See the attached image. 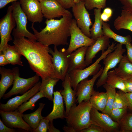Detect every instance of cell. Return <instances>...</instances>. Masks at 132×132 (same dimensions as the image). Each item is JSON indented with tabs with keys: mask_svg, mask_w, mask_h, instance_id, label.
Segmentation results:
<instances>
[{
	"mask_svg": "<svg viewBox=\"0 0 132 132\" xmlns=\"http://www.w3.org/2000/svg\"><path fill=\"white\" fill-rule=\"evenodd\" d=\"M13 43L27 60L31 69L41 77L42 80L49 78H55L52 57L50 54L49 46L24 37L14 39Z\"/></svg>",
	"mask_w": 132,
	"mask_h": 132,
	"instance_id": "6da1fadb",
	"label": "cell"
},
{
	"mask_svg": "<svg viewBox=\"0 0 132 132\" xmlns=\"http://www.w3.org/2000/svg\"><path fill=\"white\" fill-rule=\"evenodd\" d=\"M71 13L66 14L60 19H47L46 26L40 32L38 31L32 23L31 28L37 41L47 46L51 45L57 46L68 44L67 40L70 35V27L72 20Z\"/></svg>",
	"mask_w": 132,
	"mask_h": 132,
	"instance_id": "7a4b0ae2",
	"label": "cell"
},
{
	"mask_svg": "<svg viewBox=\"0 0 132 132\" xmlns=\"http://www.w3.org/2000/svg\"><path fill=\"white\" fill-rule=\"evenodd\" d=\"M92 108L89 100L82 101L77 106L74 104L65 117L68 125L72 126L76 132L89 127L92 124L90 115Z\"/></svg>",
	"mask_w": 132,
	"mask_h": 132,
	"instance_id": "3957f363",
	"label": "cell"
},
{
	"mask_svg": "<svg viewBox=\"0 0 132 132\" xmlns=\"http://www.w3.org/2000/svg\"><path fill=\"white\" fill-rule=\"evenodd\" d=\"M116 43L113 42L105 52L92 65L82 69L75 70L68 73L70 79L71 84L73 89L76 90L77 86L82 80L89 76H94L97 74L101 68L99 64L109 53L113 51L116 48Z\"/></svg>",
	"mask_w": 132,
	"mask_h": 132,
	"instance_id": "277c9868",
	"label": "cell"
},
{
	"mask_svg": "<svg viewBox=\"0 0 132 132\" xmlns=\"http://www.w3.org/2000/svg\"><path fill=\"white\" fill-rule=\"evenodd\" d=\"M11 5L12 15L16 26L12 33L14 39L24 37L32 41H37L34 34L29 32L27 29L28 18L22 10L19 2H12Z\"/></svg>",
	"mask_w": 132,
	"mask_h": 132,
	"instance_id": "5b68a950",
	"label": "cell"
},
{
	"mask_svg": "<svg viewBox=\"0 0 132 132\" xmlns=\"http://www.w3.org/2000/svg\"><path fill=\"white\" fill-rule=\"evenodd\" d=\"M57 46H54V51L50 48L49 53L52 57L55 78L63 81L68 73L70 65L69 54L66 49L63 48L59 50Z\"/></svg>",
	"mask_w": 132,
	"mask_h": 132,
	"instance_id": "8992f818",
	"label": "cell"
},
{
	"mask_svg": "<svg viewBox=\"0 0 132 132\" xmlns=\"http://www.w3.org/2000/svg\"><path fill=\"white\" fill-rule=\"evenodd\" d=\"M122 45L119 43H117L115 49L108 54L103 59L104 66L102 72L96 84L97 88L106 83L107 74L109 70L114 68L121 61L123 56V54L126 50L123 48Z\"/></svg>",
	"mask_w": 132,
	"mask_h": 132,
	"instance_id": "52a82bcc",
	"label": "cell"
},
{
	"mask_svg": "<svg viewBox=\"0 0 132 132\" xmlns=\"http://www.w3.org/2000/svg\"><path fill=\"white\" fill-rule=\"evenodd\" d=\"M70 39L66 49L70 54L77 49L84 46L88 47L93 44L96 40L84 33L77 25L76 20L72 19L70 27Z\"/></svg>",
	"mask_w": 132,
	"mask_h": 132,
	"instance_id": "ba28073f",
	"label": "cell"
},
{
	"mask_svg": "<svg viewBox=\"0 0 132 132\" xmlns=\"http://www.w3.org/2000/svg\"><path fill=\"white\" fill-rule=\"evenodd\" d=\"M16 26L11 5L8 7L5 15L0 20V53L8 45V42L12 40L11 33Z\"/></svg>",
	"mask_w": 132,
	"mask_h": 132,
	"instance_id": "9c48e42d",
	"label": "cell"
},
{
	"mask_svg": "<svg viewBox=\"0 0 132 132\" xmlns=\"http://www.w3.org/2000/svg\"><path fill=\"white\" fill-rule=\"evenodd\" d=\"M72 8L77 26L84 33L91 38L90 27L93 23L90 14L85 7L84 1L75 3Z\"/></svg>",
	"mask_w": 132,
	"mask_h": 132,
	"instance_id": "30bf717a",
	"label": "cell"
},
{
	"mask_svg": "<svg viewBox=\"0 0 132 132\" xmlns=\"http://www.w3.org/2000/svg\"><path fill=\"white\" fill-rule=\"evenodd\" d=\"M39 77L36 74L31 77L25 78L20 77V73L18 74L14 79L11 89L5 94L2 98L6 99L13 95L25 93L39 82Z\"/></svg>",
	"mask_w": 132,
	"mask_h": 132,
	"instance_id": "8fae6325",
	"label": "cell"
},
{
	"mask_svg": "<svg viewBox=\"0 0 132 132\" xmlns=\"http://www.w3.org/2000/svg\"><path fill=\"white\" fill-rule=\"evenodd\" d=\"M90 115L92 124L99 126L106 132H119V123L113 121L109 114L100 113L92 107Z\"/></svg>",
	"mask_w": 132,
	"mask_h": 132,
	"instance_id": "7c38bea8",
	"label": "cell"
},
{
	"mask_svg": "<svg viewBox=\"0 0 132 132\" xmlns=\"http://www.w3.org/2000/svg\"><path fill=\"white\" fill-rule=\"evenodd\" d=\"M103 67L101 68L98 73L93 76L90 80L87 78L81 81L78 85L77 89L76 97L77 102L79 103L82 101L89 100L91 96L95 91L93 88L95 81L102 74Z\"/></svg>",
	"mask_w": 132,
	"mask_h": 132,
	"instance_id": "4fadbf2b",
	"label": "cell"
},
{
	"mask_svg": "<svg viewBox=\"0 0 132 132\" xmlns=\"http://www.w3.org/2000/svg\"><path fill=\"white\" fill-rule=\"evenodd\" d=\"M22 114L17 109L11 111L0 110L2 121L7 126L11 128H19L31 132L33 130L23 120Z\"/></svg>",
	"mask_w": 132,
	"mask_h": 132,
	"instance_id": "5bb4252c",
	"label": "cell"
},
{
	"mask_svg": "<svg viewBox=\"0 0 132 132\" xmlns=\"http://www.w3.org/2000/svg\"><path fill=\"white\" fill-rule=\"evenodd\" d=\"M41 82L39 81L31 89L22 95L17 96L9 99L5 104L0 103V110L5 111H14L24 103L28 100L37 93Z\"/></svg>",
	"mask_w": 132,
	"mask_h": 132,
	"instance_id": "9a60e30c",
	"label": "cell"
},
{
	"mask_svg": "<svg viewBox=\"0 0 132 132\" xmlns=\"http://www.w3.org/2000/svg\"><path fill=\"white\" fill-rule=\"evenodd\" d=\"M21 8L28 20L34 23L41 22L44 16L40 2L37 0H20Z\"/></svg>",
	"mask_w": 132,
	"mask_h": 132,
	"instance_id": "2e32d148",
	"label": "cell"
},
{
	"mask_svg": "<svg viewBox=\"0 0 132 132\" xmlns=\"http://www.w3.org/2000/svg\"><path fill=\"white\" fill-rule=\"evenodd\" d=\"M40 3L44 17L47 19L60 18L70 12L56 0H47L41 1Z\"/></svg>",
	"mask_w": 132,
	"mask_h": 132,
	"instance_id": "e0dca14e",
	"label": "cell"
},
{
	"mask_svg": "<svg viewBox=\"0 0 132 132\" xmlns=\"http://www.w3.org/2000/svg\"><path fill=\"white\" fill-rule=\"evenodd\" d=\"M109 38L103 35L96 40L92 44L88 47L85 56V61L87 66L91 64L93 59L99 51L104 53L110 45Z\"/></svg>",
	"mask_w": 132,
	"mask_h": 132,
	"instance_id": "ac0fdd59",
	"label": "cell"
},
{
	"mask_svg": "<svg viewBox=\"0 0 132 132\" xmlns=\"http://www.w3.org/2000/svg\"><path fill=\"white\" fill-rule=\"evenodd\" d=\"M62 81V85L64 89L60 91L66 106V116L68 114L71 107L76 104L77 102L76 91L72 89L70 79L68 73Z\"/></svg>",
	"mask_w": 132,
	"mask_h": 132,
	"instance_id": "d6986e66",
	"label": "cell"
},
{
	"mask_svg": "<svg viewBox=\"0 0 132 132\" xmlns=\"http://www.w3.org/2000/svg\"><path fill=\"white\" fill-rule=\"evenodd\" d=\"M19 73V70L17 67L11 69L0 67V99L8 88L13 84L16 75Z\"/></svg>",
	"mask_w": 132,
	"mask_h": 132,
	"instance_id": "ffe728a7",
	"label": "cell"
},
{
	"mask_svg": "<svg viewBox=\"0 0 132 132\" xmlns=\"http://www.w3.org/2000/svg\"><path fill=\"white\" fill-rule=\"evenodd\" d=\"M88 47L84 46L80 47L69 55L70 65L68 73L74 70L83 69L87 66L85 56Z\"/></svg>",
	"mask_w": 132,
	"mask_h": 132,
	"instance_id": "44dd1931",
	"label": "cell"
},
{
	"mask_svg": "<svg viewBox=\"0 0 132 132\" xmlns=\"http://www.w3.org/2000/svg\"><path fill=\"white\" fill-rule=\"evenodd\" d=\"M53 106L51 112L44 118L50 121L58 118H65L66 111L64 105L63 98L60 91H54L53 93Z\"/></svg>",
	"mask_w": 132,
	"mask_h": 132,
	"instance_id": "7402d4cb",
	"label": "cell"
},
{
	"mask_svg": "<svg viewBox=\"0 0 132 132\" xmlns=\"http://www.w3.org/2000/svg\"><path fill=\"white\" fill-rule=\"evenodd\" d=\"M116 74L123 80L132 79V63L124 55L118 67L114 68Z\"/></svg>",
	"mask_w": 132,
	"mask_h": 132,
	"instance_id": "603a6c76",
	"label": "cell"
},
{
	"mask_svg": "<svg viewBox=\"0 0 132 132\" xmlns=\"http://www.w3.org/2000/svg\"><path fill=\"white\" fill-rule=\"evenodd\" d=\"M114 25L117 30L124 29L132 32V13L122 9L121 15L118 16L115 20Z\"/></svg>",
	"mask_w": 132,
	"mask_h": 132,
	"instance_id": "cb8c5ba5",
	"label": "cell"
},
{
	"mask_svg": "<svg viewBox=\"0 0 132 132\" xmlns=\"http://www.w3.org/2000/svg\"><path fill=\"white\" fill-rule=\"evenodd\" d=\"M39 104V107L34 112L28 114H22L23 120L32 129V131L37 127L41 120L44 118L42 116L41 112L45 104L40 103Z\"/></svg>",
	"mask_w": 132,
	"mask_h": 132,
	"instance_id": "d4e9b609",
	"label": "cell"
},
{
	"mask_svg": "<svg viewBox=\"0 0 132 132\" xmlns=\"http://www.w3.org/2000/svg\"><path fill=\"white\" fill-rule=\"evenodd\" d=\"M1 53L4 55L10 64L23 66L21 58L22 55L14 45H11L8 44Z\"/></svg>",
	"mask_w": 132,
	"mask_h": 132,
	"instance_id": "484cf974",
	"label": "cell"
},
{
	"mask_svg": "<svg viewBox=\"0 0 132 132\" xmlns=\"http://www.w3.org/2000/svg\"><path fill=\"white\" fill-rule=\"evenodd\" d=\"M101 10L97 8L94 9V22L90 29L91 38L95 40L104 35L102 29L103 21L101 17Z\"/></svg>",
	"mask_w": 132,
	"mask_h": 132,
	"instance_id": "4316f807",
	"label": "cell"
},
{
	"mask_svg": "<svg viewBox=\"0 0 132 132\" xmlns=\"http://www.w3.org/2000/svg\"><path fill=\"white\" fill-rule=\"evenodd\" d=\"M92 107L102 112L106 107L107 95L106 92H94L89 100Z\"/></svg>",
	"mask_w": 132,
	"mask_h": 132,
	"instance_id": "83f0119b",
	"label": "cell"
},
{
	"mask_svg": "<svg viewBox=\"0 0 132 132\" xmlns=\"http://www.w3.org/2000/svg\"><path fill=\"white\" fill-rule=\"evenodd\" d=\"M59 80L58 79L50 77L42 80L39 91H42L44 97L49 100L53 101L54 88Z\"/></svg>",
	"mask_w": 132,
	"mask_h": 132,
	"instance_id": "f1b7e54d",
	"label": "cell"
},
{
	"mask_svg": "<svg viewBox=\"0 0 132 132\" xmlns=\"http://www.w3.org/2000/svg\"><path fill=\"white\" fill-rule=\"evenodd\" d=\"M102 29L104 35L109 38L113 39L115 41L122 45H126L128 43L132 42L131 37L130 35L124 36L116 34L111 29L109 24L103 21Z\"/></svg>",
	"mask_w": 132,
	"mask_h": 132,
	"instance_id": "f546056e",
	"label": "cell"
},
{
	"mask_svg": "<svg viewBox=\"0 0 132 132\" xmlns=\"http://www.w3.org/2000/svg\"><path fill=\"white\" fill-rule=\"evenodd\" d=\"M106 83L113 88L127 93L124 81L116 74L114 70L108 72Z\"/></svg>",
	"mask_w": 132,
	"mask_h": 132,
	"instance_id": "4dcf8cb0",
	"label": "cell"
},
{
	"mask_svg": "<svg viewBox=\"0 0 132 132\" xmlns=\"http://www.w3.org/2000/svg\"><path fill=\"white\" fill-rule=\"evenodd\" d=\"M44 97V96L43 92L39 91L28 100L19 106L17 109L22 114L28 110H32L35 108V103L39 99Z\"/></svg>",
	"mask_w": 132,
	"mask_h": 132,
	"instance_id": "1f68e13d",
	"label": "cell"
},
{
	"mask_svg": "<svg viewBox=\"0 0 132 132\" xmlns=\"http://www.w3.org/2000/svg\"><path fill=\"white\" fill-rule=\"evenodd\" d=\"M106 90L107 101L106 107L102 113L109 114L113 109V106L116 93V88L108 85L106 83L103 85Z\"/></svg>",
	"mask_w": 132,
	"mask_h": 132,
	"instance_id": "d6a6232c",
	"label": "cell"
},
{
	"mask_svg": "<svg viewBox=\"0 0 132 132\" xmlns=\"http://www.w3.org/2000/svg\"><path fill=\"white\" fill-rule=\"evenodd\" d=\"M119 124V132H132V112H127Z\"/></svg>",
	"mask_w": 132,
	"mask_h": 132,
	"instance_id": "836d02e7",
	"label": "cell"
},
{
	"mask_svg": "<svg viewBox=\"0 0 132 132\" xmlns=\"http://www.w3.org/2000/svg\"><path fill=\"white\" fill-rule=\"evenodd\" d=\"M124 93L120 90L116 92L113 104V109L128 108V102Z\"/></svg>",
	"mask_w": 132,
	"mask_h": 132,
	"instance_id": "e575fe53",
	"label": "cell"
},
{
	"mask_svg": "<svg viewBox=\"0 0 132 132\" xmlns=\"http://www.w3.org/2000/svg\"><path fill=\"white\" fill-rule=\"evenodd\" d=\"M128 110V107L113 109L109 115L113 121L119 123Z\"/></svg>",
	"mask_w": 132,
	"mask_h": 132,
	"instance_id": "d590c367",
	"label": "cell"
},
{
	"mask_svg": "<svg viewBox=\"0 0 132 132\" xmlns=\"http://www.w3.org/2000/svg\"><path fill=\"white\" fill-rule=\"evenodd\" d=\"M106 0H85V7L87 10H91L94 8L104 9L106 6Z\"/></svg>",
	"mask_w": 132,
	"mask_h": 132,
	"instance_id": "8d00e7d4",
	"label": "cell"
},
{
	"mask_svg": "<svg viewBox=\"0 0 132 132\" xmlns=\"http://www.w3.org/2000/svg\"><path fill=\"white\" fill-rule=\"evenodd\" d=\"M50 121L48 119L43 118L40 121L37 127L33 132H46L49 129V123Z\"/></svg>",
	"mask_w": 132,
	"mask_h": 132,
	"instance_id": "74e56055",
	"label": "cell"
},
{
	"mask_svg": "<svg viewBox=\"0 0 132 132\" xmlns=\"http://www.w3.org/2000/svg\"><path fill=\"white\" fill-rule=\"evenodd\" d=\"M112 10L110 8L107 7L105 8L103 12L101 13V18L104 22L109 21L112 16Z\"/></svg>",
	"mask_w": 132,
	"mask_h": 132,
	"instance_id": "f35d334b",
	"label": "cell"
},
{
	"mask_svg": "<svg viewBox=\"0 0 132 132\" xmlns=\"http://www.w3.org/2000/svg\"><path fill=\"white\" fill-rule=\"evenodd\" d=\"M79 132H106L102 128L95 125L92 124L87 128L80 131Z\"/></svg>",
	"mask_w": 132,
	"mask_h": 132,
	"instance_id": "ab89813d",
	"label": "cell"
},
{
	"mask_svg": "<svg viewBox=\"0 0 132 132\" xmlns=\"http://www.w3.org/2000/svg\"><path fill=\"white\" fill-rule=\"evenodd\" d=\"M122 5L123 9L132 13V0H118Z\"/></svg>",
	"mask_w": 132,
	"mask_h": 132,
	"instance_id": "60d3db41",
	"label": "cell"
},
{
	"mask_svg": "<svg viewBox=\"0 0 132 132\" xmlns=\"http://www.w3.org/2000/svg\"><path fill=\"white\" fill-rule=\"evenodd\" d=\"M63 8L67 9L72 8L75 4L74 0H56Z\"/></svg>",
	"mask_w": 132,
	"mask_h": 132,
	"instance_id": "b9f144b4",
	"label": "cell"
},
{
	"mask_svg": "<svg viewBox=\"0 0 132 132\" xmlns=\"http://www.w3.org/2000/svg\"><path fill=\"white\" fill-rule=\"evenodd\" d=\"M125 45L127 51L126 56L128 60L132 63V44L130 43Z\"/></svg>",
	"mask_w": 132,
	"mask_h": 132,
	"instance_id": "7bdbcfd3",
	"label": "cell"
},
{
	"mask_svg": "<svg viewBox=\"0 0 132 132\" xmlns=\"http://www.w3.org/2000/svg\"><path fill=\"white\" fill-rule=\"evenodd\" d=\"M15 130L14 129L9 127L6 125L0 119V132H14Z\"/></svg>",
	"mask_w": 132,
	"mask_h": 132,
	"instance_id": "ee69618b",
	"label": "cell"
},
{
	"mask_svg": "<svg viewBox=\"0 0 132 132\" xmlns=\"http://www.w3.org/2000/svg\"><path fill=\"white\" fill-rule=\"evenodd\" d=\"M128 103L129 110L132 111V92L124 93Z\"/></svg>",
	"mask_w": 132,
	"mask_h": 132,
	"instance_id": "f6af8a7d",
	"label": "cell"
},
{
	"mask_svg": "<svg viewBox=\"0 0 132 132\" xmlns=\"http://www.w3.org/2000/svg\"><path fill=\"white\" fill-rule=\"evenodd\" d=\"M124 81L127 93L132 92V79Z\"/></svg>",
	"mask_w": 132,
	"mask_h": 132,
	"instance_id": "bcb514c9",
	"label": "cell"
},
{
	"mask_svg": "<svg viewBox=\"0 0 132 132\" xmlns=\"http://www.w3.org/2000/svg\"><path fill=\"white\" fill-rule=\"evenodd\" d=\"M0 65L4 66L5 65L10 64L4 55L2 53H0Z\"/></svg>",
	"mask_w": 132,
	"mask_h": 132,
	"instance_id": "7dc6e473",
	"label": "cell"
},
{
	"mask_svg": "<svg viewBox=\"0 0 132 132\" xmlns=\"http://www.w3.org/2000/svg\"><path fill=\"white\" fill-rule=\"evenodd\" d=\"M18 0H0V9L3 8L10 3L16 2Z\"/></svg>",
	"mask_w": 132,
	"mask_h": 132,
	"instance_id": "c3c4849f",
	"label": "cell"
},
{
	"mask_svg": "<svg viewBox=\"0 0 132 132\" xmlns=\"http://www.w3.org/2000/svg\"><path fill=\"white\" fill-rule=\"evenodd\" d=\"M53 121H50L49 123V129L48 132H60V131L55 128L54 126Z\"/></svg>",
	"mask_w": 132,
	"mask_h": 132,
	"instance_id": "681fc988",
	"label": "cell"
},
{
	"mask_svg": "<svg viewBox=\"0 0 132 132\" xmlns=\"http://www.w3.org/2000/svg\"><path fill=\"white\" fill-rule=\"evenodd\" d=\"M63 130L65 132H76L74 129L71 126L68 125L63 127Z\"/></svg>",
	"mask_w": 132,
	"mask_h": 132,
	"instance_id": "f907efd6",
	"label": "cell"
},
{
	"mask_svg": "<svg viewBox=\"0 0 132 132\" xmlns=\"http://www.w3.org/2000/svg\"><path fill=\"white\" fill-rule=\"evenodd\" d=\"M74 2L75 3L78 2L80 1H84L85 0H74Z\"/></svg>",
	"mask_w": 132,
	"mask_h": 132,
	"instance_id": "816d5d0a",
	"label": "cell"
},
{
	"mask_svg": "<svg viewBox=\"0 0 132 132\" xmlns=\"http://www.w3.org/2000/svg\"><path fill=\"white\" fill-rule=\"evenodd\" d=\"M38 0L40 2L42 1L47 0Z\"/></svg>",
	"mask_w": 132,
	"mask_h": 132,
	"instance_id": "f5cc1de1",
	"label": "cell"
}]
</instances>
